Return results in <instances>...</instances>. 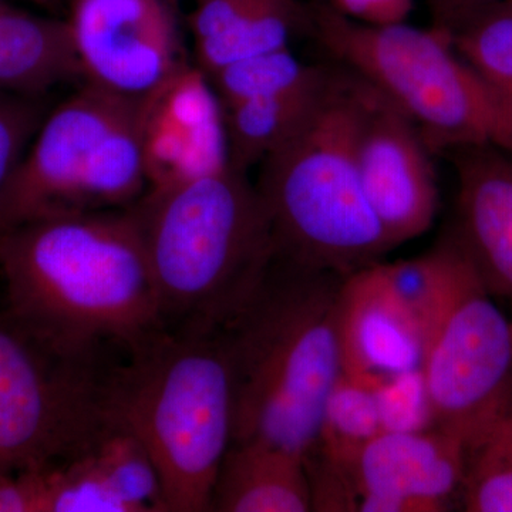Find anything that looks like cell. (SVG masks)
<instances>
[{"mask_svg":"<svg viewBox=\"0 0 512 512\" xmlns=\"http://www.w3.org/2000/svg\"><path fill=\"white\" fill-rule=\"evenodd\" d=\"M507 0H429L434 26L453 36L484 10Z\"/></svg>","mask_w":512,"mask_h":512,"instance_id":"31","label":"cell"},{"mask_svg":"<svg viewBox=\"0 0 512 512\" xmlns=\"http://www.w3.org/2000/svg\"><path fill=\"white\" fill-rule=\"evenodd\" d=\"M343 281L274 256L222 329L234 396L232 443L258 441L303 458L316 450L326 400L342 375Z\"/></svg>","mask_w":512,"mask_h":512,"instance_id":"2","label":"cell"},{"mask_svg":"<svg viewBox=\"0 0 512 512\" xmlns=\"http://www.w3.org/2000/svg\"><path fill=\"white\" fill-rule=\"evenodd\" d=\"M414 121L370 83L357 136L360 181L370 207L394 248L426 234L437 210L439 187Z\"/></svg>","mask_w":512,"mask_h":512,"instance_id":"11","label":"cell"},{"mask_svg":"<svg viewBox=\"0 0 512 512\" xmlns=\"http://www.w3.org/2000/svg\"><path fill=\"white\" fill-rule=\"evenodd\" d=\"M460 501L468 512H512V399L467 447Z\"/></svg>","mask_w":512,"mask_h":512,"instance_id":"22","label":"cell"},{"mask_svg":"<svg viewBox=\"0 0 512 512\" xmlns=\"http://www.w3.org/2000/svg\"><path fill=\"white\" fill-rule=\"evenodd\" d=\"M367 383L372 384L375 390L384 431H417L436 427L420 369Z\"/></svg>","mask_w":512,"mask_h":512,"instance_id":"26","label":"cell"},{"mask_svg":"<svg viewBox=\"0 0 512 512\" xmlns=\"http://www.w3.org/2000/svg\"><path fill=\"white\" fill-rule=\"evenodd\" d=\"M370 83L335 67L318 107L261 163L276 258L348 278L394 245L367 201L356 144Z\"/></svg>","mask_w":512,"mask_h":512,"instance_id":"4","label":"cell"},{"mask_svg":"<svg viewBox=\"0 0 512 512\" xmlns=\"http://www.w3.org/2000/svg\"><path fill=\"white\" fill-rule=\"evenodd\" d=\"M451 40L484 79L512 100V0L484 10Z\"/></svg>","mask_w":512,"mask_h":512,"instance_id":"24","label":"cell"},{"mask_svg":"<svg viewBox=\"0 0 512 512\" xmlns=\"http://www.w3.org/2000/svg\"><path fill=\"white\" fill-rule=\"evenodd\" d=\"M43 119L36 97L0 92V198Z\"/></svg>","mask_w":512,"mask_h":512,"instance_id":"27","label":"cell"},{"mask_svg":"<svg viewBox=\"0 0 512 512\" xmlns=\"http://www.w3.org/2000/svg\"><path fill=\"white\" fill-rule=\"evenodd\" d=\"M50 467L0 474V512H47Z\"/></svg>","mask_w":512,"mask_h":512,"instance_id":"28","label":"cell"},{"mask_svg":"<svg viewBox=\"0 0 512 512\" xmlns=\"http://www.w3.org/2000/svg\"><path fill=\"white\" fill-rule=\"evenodd\" d=\"M104 352L53 348L0 313V474L66 463L113 423Z\"/></svg>","mask_w":512,"mask_h":512,"instance_id":"9","label":"cell"},{"mask_svg":"<svg viewBox=\"0 0 512 512\" xmlns=\"http://www.w3.org/2000/svg\"><path fill=\"white\" fill-rule=\"evenodd\" d=\"M211 511H311L305 458L258 441L232 443L218 470Z\"/></svg>","mask_w":512,"mask_h":512,"instance_id":"16","label":"cell"},{"mask_svg":"<svg viewBox=\"0 0 512 512\" xmlns=\"http://www.w3.org/2000/svg\"><path fill=\"white\" fill-rule=\"evenodd\" d=\"M342 372L373 382L420 369L419 313L393 281L386 262L343 281L339 303Z\"/></svg>","mask_w":512,"mask_h":512,"instance_id":"14","label":"cell"},{"mask_svg":"<svg viewBox=\"0 0 512 512\" xmlns=\"http://www.w3.org/2000/svg\"><path fill=\"white\" fill-rule=\"evenodd\" d=\"M308 29L306 6L298 0H271L221 35L198 40V69L208 79L229 64L289 47L296 30Z\"/></svg>","mask_w":512,"mask_h":512,"instance_id":"19","label":"cell"},{"mask_svg":"<svg viewBox=\"0 0 512 512\" xmlns=\"http://www.w3.org/2000/svg\"><path fill=\"white\" fill-rule=\"evenodd\" d=\"M326 66H309L289 47L229 64L210 77L222 107L242 101L278 96L315 82Z\"/></svg>","mask_w":512,"mask_h":512,"instance_id":"23","label":"cell"},{"mask_svg":"<svg viewBox=\"0 0 512 512\" xmlns=\"http://www.w3.org/2000/svg\"><path fill=\"white\" fill-rule=\"evenodd\" d=\"M271 0H198L191 15V30L198 40L221 35Z\"/></svg>","mask_w":512,"mask_h":512,"instance_id":"29","label":"cell"},{"mask_svg":"<svg viewBox=\"0 0 512 512\" xmlns=\"http://www.w3.org/2000/svg\"><path fill=\"white\" fill-rule=\"evenodd\" d=\"M387 266L419 313L434 424L467 448L511 402V318L451 231L426 254Z\"/></svg>","mask_w":512,"mask_h":512,"instance_id":"6","label":"cell"},{"mask_svg":"<svg viewBox=\"0 0 512 512\" xmlns=\"http://www.w3.org/2000/svg\"><path fill=\"white\" fill-rule=\"evenodd\" d=\"M446 154L457 174L451 234L487 291L512 302V156L484 147Z\"/></svg>","mask_w":512,"mask_h":512,"instance_id":"15","label":"cell"},{"mask_svg":"<svg viewBox=\"0 0 512 512\" xmlns=\"http://www.w3.org/2000/svg\"><path fill=\"white\" fill-rule=\"evenodd\" d=\"M128 208L140 229L167 332H220L274 261L264 200L247 174L231 165L148 190Z\"/></svg>","mask_w":512,"mask_h":512,"instance_id":"3","label":"cell"},{"mask_svg":"<svg viewBox=\"0 0 512 512\" xmlns=\"http://www.w3.org/2000/svg\"><path fill=\"white\" fill-rule=\"evenodd\" d=\"M306 13L320 46L396 103L431 153L484 147L512 156V100L457 52L448 33L365 25L326 0H312Z\"/></svg>","mask_w":512,"mask_h":512,"instance_id":"7","label":"cell"},{"mask_svg":"<svg viewBox=\"0 0 512 512\" xmlns=\"http://www.w3.org/2000/svg\"><path fill=\"white\" fill-rule=\"evenodd\" d=\"M84 453L92 458L128 511L167 512L156 464L126 427L113 420Z\"/></svg>","mask_w":512,"mask_h":512,"instance_id":"21","label":"cell"},{"mask_svg":"<svg viewBox=\"0 0 512 512\" xmlns=\"http://www.w3.org/2000/svg\"><path fill=\"white\" fill-rule=\"evenodd\" d=\"M143 104L87 83L59 104L0 198V231L46 215L136 204L148 190Z\"/></svg>","mask_w":512,"mask_h":512,"instance_id":"8","label":"cell"},{"mask_svg":"<svg viewBox=\"0 0 512 512\" xmlns=\"http://www.w3.org/2000/svg\"><path fill=\"white\" fill-rule=\"evenodd\" d=\"M47 512H130L86 453L50 467Z\"/></svg>","mask_w":512,"mask_h":512,"instance_id":"25","label":"cell"},{"mask_svg":"<svg viewBox=\"0 0 512 512\" xmlns=\"http://www.w3.org/2000/svg\"><path fill=\"white\" fill-rule=\"evenodd\" d=\"M511 323H512V318H511Z\"/></svg>","mask_w":512,"mask_h":512,"instance_id":"33","label":"cell"},{"mask_svg":"<svg viewBox=\"0 0 512 512\" xmlns=\"http://www.w3.org/2000/svg\"><path fill=\"white\" fill-rule=\"evenodd\" d=\"M82 77L69 22L0 2V92L36 97Z\"/></svg>","mask_w":512,"mask_h":512,"instance_id":"17","label":"cell"},{"mask_svg":"<svg viewBox=\"0 0 512 512\" xmlns=\"http://www.w3.org/2000/svg\"><path fill=\"white\" fill-rule=\"evenodd\" d=\"M143 150L148 190L228 167L224 107L198 67L187 64L144 100Z\"/></svg>","mask_w":512,"mask_h":512,"instance_id":"13","label":"cell"},{"mask_svg":"<svg viewBox=\"0 0 512 512\" xmlns=\"http://www.w3.org/2000/svg\"><path fill=\"white\" fill-rule=\"evenodd\" d=\"M6 316L53 348L136 349L163 330L130 208L46 215L0 231Z\"/></svg>","mask_w":512,"mask_h":512,"instance_id":"1","label":"cell"},{"mask_svg":"<svg viewBox=\"0 0 512 512\" xmlns=\"http://www.w3.org/2000/svg\"><path fill=\"white\" fill-rule=\"evenodd\" d=\"M119 363L111 414L156 464L167 512H211L234 434L231 366L222 330H160Z\"/></svg>","mask_w":512,"mask_h":512,"instance_id":"5","label":"cell"},{"mask_svg":"<svg viewBox=\"0 0 512 512\" xmlns=\"http://www.w3.org/2000/svg\"><path fill=\"white\" fill-rule=\"evenodd\" d=\"M333 73L326 66L318 80L292 92L224 107L229 165L247 174L281 147L318 107Z\"/></svg>","mask_w":512,"mask_h":512,"instance_id":"18","label":"cell"},{"mask_svg":"<svg viewBox=\"0 0 512 512\" xmlns=\"http://www.w3.org/2000/svg\"><path fill=\"white\" fill-rule=\"evenodd\" d=\"M87 84L144 101L187 66L165 0H72L67 20Z\"/></svg>","mask_w":512,"mask_h":512,"instance_id":"10","label":"cell"},{"mask_svg":"<svg viewBox=\"0 0 512 512\" xmlns=\"http://www.w3.org/2000/svg\"><path fill=\"white\" fill-rule=\"evenodd\" d=\"M382 433L372 384L342 372L326 400L316 450L350 473L363 448Z\"/></svg>","mask_w":512,"mask_h":512,"instance_id":"20","label":"cell"},{"mask_svg":"<svg viewBox=\"0 0 512 512\" xmlns=\"http://www.w3.org/2000/svg\"><path fill=\"white\" fill-rule=\"evenodd\" d=\"M32 2L37 3V5L52 6L55 5L57 0H32Z\"/></svg>","mask_w":512,"mask_h":512,"instance_id":"32","label":"cell"},{"mask_svg":"<svg viewBox=\"0 0 512 512\" xmlns=\"http://www.w3.org/2000/svg\"><path fill=\"white\" fill-rule=\"evenodd\" d=\"M332 5L356 22L389 26L404 23L413 0H332Z\"/></svg>","mask_w":512,"mask_h":512,"instance_id":"30","label":"cell"},{"mask_svg":"<svg viewBox=\"0 0 512 512\" xmlns=\"http://www.w3.org/2000/svg\"><path fill=\"white\" fill-rule=\"evenodd\" d=\"M463 441L433 429L384 431L350 467L360 512H443L460 498Z\"/></svg>","mask_w":512,"mask_h":512,"instance_id":"12","label":"cell"}]
</instances>
